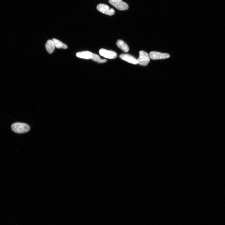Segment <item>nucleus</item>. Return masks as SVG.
<instances>
[{"label": "nucleus", "mask_w": 225, "mask_h": 225, "mask_svg": "<svg viewBox=\"0 0 225 225\" xmlns=\"http://www.w3.org/2000/svg\"><path fill=\"white\" fill-rule=\"evenodd\" d=\"M12 130L18 134H24L29 132L30 127L27 123L16 122L13 123L11 126Z\"/></svg>", "instance_id": "f257e3e1"}, {"label": "nucleus", "mask_w": 225, "mask_h": 225, "mask_svg": "<svg viewBox=\"0 0 225 225\" xmlns=\"http://www.w3.org/2000/svg\"><path fill=\"white\" fill-rule=\"evenodd\" d=\"M137 63L140 65L145 66L150 61L149 55L146 52L141 51L139 52V57L137 59Z\"/></svg>", "instance_id": "f03ea898"}, {"label": "nucleus", "mask_w": 225, "mask_h": 225, "mask_svg": "<svg viewBox=\"0 0 225 225\" xmlns=\"http://www.w3.org/2000/svg\"><path fill=\"white\" fill-rule=\"evenodd\" d=\"M109 2L119 11H126L129 9L128 5L122 0H109Z\"/></svg>", "instance_id": "7ed1b4c3"}, {"label": "nucleus", "mask_w": 225, "mask_h": 225, "mask_svg": "<svg viewBox=\"0 0 225 225\" xmlns=\"http://www.w3.org/2000/svg\"><path fill=\"white\" fill-rule=\"evenodd\" d=\"M97 9L99 12L108 15H113L115 14V11L113 9L105 4H98L97 6Z\"/></svg>", "instance_id": "20e7f679"}, {"label": "nucleus", "mask_w": 225, "mask_h": 225, "mask_svg": "<svg viewBox=\"0 0 225 225\" xmlns=\"http://www.w3.org/2000/svg\"><path fill=\"white\" fill-rule=\"evenodd\" d=\"M150 58L152 60H163L168 59L170 55L167 53H164L158 52H152L149 54Z\"/></svg>", "instance_id": "39448f33"}, {"label": "nucleus", "mask_w": 225, "mask_h": 225, "mask_svg": "<svg viewBox=\"0 0 225 225\" xmlns=\"http://www.w3.org/2000/svg\"><path fill=\"white\" fill-rule=\"evenodd\" d=\"M99 53L100 55L109 59H114L117 56V55L115 52L104 48L100 49Z\"/></svg>", "instance_id": "423d86ee"}, {"label": "nucleus", "mask_w": 225, "mask_h": 225, "mask_svg": "<svg viewBox=\"0 0 225 225\" xmlns=\"http://www.w3.org/2000/svg\"><path fill=\"white\" fill-rule=\"evenodd\" d=\"M119 57L122 60L130 63L134 64H138L137 60L131 55L127 54H122L120 55Z\"/></svg>", "instance_id": "0eeeda50"}, {"label": "nucleus", "mask_w": 225, "mask_h": 225, "mask_svg": "<svg viewBox=\"0 0 225 225\" xmlns=\"http://www.w3.org/2000/svg\"><path fill=\"white\" fill-rule=\"evenodd\" d=\"M116 45L120 49L124 52H128L129 50L128 45L121 40H118L117 42Z\"/></svg>", "instance_id": "6e6552de"}, {"label": "nucleus", "mask_w": 225, "mask_h": 225, "mask_svg": "<svg viewBox=\"0 0 225 225\" xmlns=\"http://www.w3.org/2000/svg\"><path fill=\"white\" fill-rule=\"evenodd\" d=\"M77 57L82 59L89 60L92 57V53L89 52L85 51L79 52L76 54Z\"/></svg>", "instance_id": "1a4fd4ad"}, {"label": "nucleus", "mask_w": 225, "mask_h": 225, "mask_svg": "<svg viewBox=\"0 0 225 225\" xmlns=\"http://www.w3.org/2000/svg\"><path fill=\"white\" fill-rule=\"evenodd\" d=\"M46 48L49 54H52L54 51L55 45L53 40H48L45 45Z\"/></svg>", "instance_id": "9d476101"}, {"label": "nucleus", "mask_w": 225, "mask_h": 225, "mask_svg": "<svg viewBox=\"0 0 225 225\" xmlns=\"http://www.w3.org/2000/svg\"><path fill=\"white\" fill-rule=\"evenodd\" d=\"M55 47L58 48L66 49L68 48L67 45L63 43L61 41L55 39H53Z\"/></svg>", "instance_id": "9b49d317"}, {"label": "nucleus", "mask_w": 225, "mask_h": 225, "mask_svg": "<svg viewBox=\"0 0 225 225\" xmlns=\"http://www.w3.org/2000/svg\"><path fill=\"white\" fill-rule=\"evenodd\" d=\"M91 59L93 61L98 63H104L107 61L106 59H102L98 55L96 54L92 53V57Z\"/></svg>", "instance_id": "f8f14e48"}]
</instances>
